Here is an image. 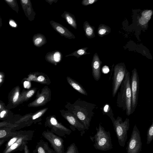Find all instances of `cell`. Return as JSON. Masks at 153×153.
<instances>
[{
	"label": "cell",
	"mask_w": 153,
	"mask_h": 153,
	"mask_svg": "<svg viewBox=\"0 0 153 153\" xmlns=\"http://www.w3.org/2000/svg\"><path fill=\"white\" fill-rule=\"evenodd\" d=\"M65 107L83 125L85 130L89 129L97 107L95 104L78 99L73 104L68 102Z\"/></svg>",
	"instance_id": "6da1fadb"
},
{
	"label": "cell",
	"mask_w": 153,
	"mask_h": 153,
	"mask_svg": "<svg viewBox=\"0 0 153 153\" xmlns=\"http://www.w3.org/2000/svg\"><path fill=\"white\" fill-rule=\"evenodd\" d=\"M131 100L130 74L128 71L120 85L116 102L117 106L125 111L127 116L131 114Z\"/></svg>",
	"instance_id": "7a4b0ae2"
},
{
	"label": "cell",
	"mask_w": 153,
	"mask_h": 153,
	"mask_svg": "<svg viewBox=\"0 0 153 153\" xmlns=\"http://www.w3.org/2000/svg\"><path fill=\"white\" fill-rule=\"evenodd\" d=\"M96 133L92 137H90L94 142L93 146L97 149L106 151L113 148L111 134L109 131H106L100 124L98 128L96 127Z\"/></svg>",
	"instance_id": "3957f363"
},
{
	"label": "cell",
	"mask_w": 153,
	"mask_h": 153,
	"mask_svg": "<svg viewBox=\"0 0 153 153\" xmlns=\"http://www.w3.org/2000/svg\"><path fill=\"white\" fill-rule=\"evenodd\" d=\"M109 117L113 124L119 144L124 147L128 138L127 132L130 127L129 119L127 118L123 122L122 118L119 116L116 119L114 118V115Z\"/></svg>",
	"instance_id": "277c9868"
},
{
	"label": "cell",
	"mask_w": 153,
	"mask_h": 153,
	"mask_svg": "<svg viewBox=\"0 0 153 153\" xmlns=\"http://www.w3.org/2000/svg\"><path fill=\"white\" fill-rule=\"evenodd\" d=\"M127 71L123 63H118L115 66L112 78V97L116 94Z\"/></svg>",
	"instance_id": "5b68a950"
},
{
	"label": "cell",
	"mask_w": 153,
	"mask_h": 153,
	"mask_svg": "<svg viewBox=\"0 0 153 153\" xmlns=\"http://www.w3.org/2000/svg\"><path fill=\"white\" fill-rule=\"evenodd\" d=\"M45 126L51 128L52 132L60 137H65L70 135L72 132L70 129L59 123L54 116H51L46 118Z\"/></svg>",
	"instance_id": "8992f818"
},
{
	"label": "cell",
	"mask_w": 153,
	"mask_h": 153,
	"mask_svg": "<svg viewBox=\"0 0 153 153\" xmlns=\"http://www.w3.org/2000/svg\"><path fill=\"white\" fill-rule=\"evenodd\" d=\"M34 132V130L23 131L19 138L7 149H4L2 153H12L18 151H22L24 145L27 144L28 141L32 140Z\"/></svg>",
	"instance_id": "52a82bcc"
},
{
	"label": "cell",
	"mask_w": 153,
	"mask_h": 153,
	"mask_svg": "<svg viewBox=\"0 0 153 153\" xmlns=\"http://www.w3.org/2000/svg\"><path fill=\"white\" fill-rule=\"evenodd\" d=\"M130 84L131 94V114L134 112L137 104L140 88L139 78L136 68L134 69L131 71Z\"/></svg>",
	"instance_id": "ba28073f"
},
{
	"label": "cell",
	"mask_w": 153,
	"mask_h": 153,
	"mask_svg": "<svg viewBox=\"0 0 153 153\" xmlns=\"http://www.w3.org/2000/svg\"><path fill=\"white\" fill-rule=\"evenodd\" d=\"M142 143L140 131L136 125L134 126L130 138L128 142L127 153H140L141 150Z\"/></svg>",
	"instance_id": "9c48e42d"
},
{
	"label": "cell",
	"mask_w": 153,
	"mask_h": 153,
	"mask_svg": "<svg viewBox=\"0 0 153 153\" xmlns=\"http://www.w3.org/2000/svg\"><path fill=\"white\" fill-rule=\"evenodd\" d=\"M42 135L49 142L56 153H65L64 141L60 137L48 129L43 131Z\"/></svg>",
	"instance_id": "30bf717a"
},
{
	"label": "cell",
	"mask_w": 153,
	"mask_h": 153,
	"mask_svg": "<svg viewBox=\"0 0 153 153\" xmlns=\"http://www.w3.org/2000/svg\"><path fill=\"white\" fill-rule=\"evenodd\" d=\"M51 92L48 86L46 85L41 90L40 93L38 91L36 98L28 105L29 107H38L43 106L51 99Z\"/></svg>",
	"instance_id": "8fae6325"
},
{
	"label": "cell",
	"mask_w": 153,
	"mask_h": 153,
	"mask_svg": "<svg viewBox=\"0 0 153 153\" xmlns=\"http://www.w3.org/2000/svg\"><path fill=\"white\" fill-rule=\"evenodd\" d=\"M61 115L74 128L76 129L80 132L81 135L82 136L85 133V130L83 125L77 118L68 110H60Z\"/></svg>",
	"instance_id": "7c38bea8"
},
{
	"label": "cell",
	"mask_w": 153,
	"mask_h": 153,
	"mask_svg": "<svg viewBox=\"0 0 153 153\" xmlns=\"http://www.w3.org/2000/svg\"><path fill=\"white\" fill-rule=\"evenodd\" d=\"M50 23L54 30L61 36L69 39L75 38L74 34L62 25L53 20L51 21Z\"/></svg>",
	"instance_id": "4fadbf2b"
},
{
	"label": "cell",
	"mask_w": 153,
	"mask_h": 153,
	"mask_svg": "<svg viewBox=\"0 0 153 153\" xmlns=\"http://www.w3.org/2000/svg\"><path fill=\"white\" fill-rule=\"evenodd\" d=\"M102 62L97 53L94 55L91 62L92 74L94 79L99 81L101 77V66Z\"/></svg>",
	"instance_id": "5bb4252c"
},
{
	"label": "cell",
	"mask_w": 153,
	"mask_h": 153,
	"mask_svg": "<svg viewBox=\"0 0 153 153\" xmlns=\"http://www.w3.org/2000/svg\"><path fill=\"white\" fill-rule=\"evenodd\" d=\"M27 79L28 81H33L43 84L49 85L51 82L50 79L47 75L44 73L39 72L30 74Z\"/></svg>",
	"instance_id": "9a60e30c"
},
{
	"label": "cell",
	"mask_w": 153,
	"mask_h": 153,
	"mask_svg": "<svg viewBox=\"0 0 153 153\" xmlns=\"http://www.w3.org/2000/svg\"><path fill=\"white\" fill-rule=\"evenodd\" d=\"M45 58L47 62L56 65L62 61V55L60 51L56 50L47 53Z\"/></svg>",
	"instance_id": "2e32d148"
},
{
	"label": "cell",
	"mask_w": 153,
	"mask_h": 153,
	"mask_svg": "<svg viewBox=\"0 0 153 153\" xmlns=\"http://www.w3.org/2000/svg\"><path fill=\"white\" fill-rule=\"evenodd\" d=\"M33 153H56L49 146L48 143L41 139L37 143L35 149Z\"/></svg>",
	"instance_id": "e0dca14e"
},
{
	"label": "cell",
	"mask_w": 153,
	"mask_h": 153,
	"mask_svg": "<svg viewBox=\"0 0 153 153\" xmlns=\"http://www.w3.org/2000/svg\"><path fill=\"white\" fill-rule=\"evenodd\" d=\"M14 128L10 127H4L0 128V140H9L16 135L18 131H15Z\"/></svg>",
	"instance_id": "ac0fdd59"
},
{
	"label": "cell",
	"mask_w": 153,
	"mask_h": 153,
	"mask_svg": "<svg viewBox=\"0 0 153 153\" xmlns=\"http://www.w3.org/2000/svg\"><path fill=\"white\" fill-rule=\"evenodd\" d=\"M61 16L64 18L70 26L74 29L77 28L76 21L74 15L69 12L65 11Z\"/></svg>",
	"instance_id": "d6986e66"
},
{
	"label": "cell",
	"mask_w": 153,
	"mask_h": 153,
	"mask_svg": "<svg viewBox=\"0 0 153 153\" xmlns=\"http://www.w3.org/2000/svg\"><path fill=\"white\" fill-rule=\"evenodd\" d=\"M66 79L69 84L75 90L82 94L86 96L88 95L85 89L78 82L69 76H67Z\"/></svg>",
	"instance_id": "ffe728a7"
},
{
	"label": "cell",
	"mask_w": 153,
	"mask_h": 153,
	"mask_svg": "<svg viewBox=\"0 0 153 153\" xmlns=\"http://www.w3.org/2000/svg\"><path fill=\"white\" fill-rule=\"evenodd\" d=\"M33 42L35 46L40 48L47 43V39L43 34L38 33L34 35L33 37Z\"/></svg>",
	"instance_id": "44dd1931"
},
{
	"label": "cell",
	"mask_w": 153,
	"mask_h": 153,
	"mask_svg": "<svg viewBox=\"0 0 153 153\" xmlns=\"http://www.w3.org/2000/svg\"><path fill=\"white\" fill-rule=\"evenodd\" d=\"M36 90V88H33L29 90L23 92L20 95L17 104L28 100L35 93Z\"/></svg>",
	"instance_id": "7402d4cb"
},
{
	"label": "cell",
	"mask_w": 153,
	"mask_h": 153,
	"mask_svg": "<svg viewBox=\"0 0 153 153\" xmlns=\"http://www.w3.org/2000/svg\"><path fill=\"white\" fill-rule=\"evenodd\" d=\"M83 28L85 35L88 39L92 38L95 37L94 27L91 26L88 22L85 21L83 23Z\"/></svg>",
	"instance_id": "603a6c76"
},
{
	"label": "cell",
	"mask_w": 153,
	"mask_h": 153,
	"mask_svg": "<svg viewBox=\"0 0 153 153\" xmlns=\"http://www.w3.org/2000/svg\"><path fill=\"white\" fill-rule=\"evenodd\" d=\"M88 48L87 47L82 48L76 51H75L69 54L66 55L65 57H66L71 56H74L77 58H78L83 55L90 53H88L86 52V50Z\"/></svg>",
	"instance_id": "cb8c5ba5"
},
{
	"label": "cell",
	"mask_w": 153,
	"mask_h": 153,
	"mask_svg": "<svg viewBox=\"0 0 153 153\" xmlns=\"http://www.w3.org/2000/svg\"><path fill=\"white\" fill-rule=\"evenodd\" d=\"M111 32V29L108 26L104 24L100 25L98 28L97 33L98 35L102 37Z\"/></svg>",
	"instance_id": "d4e9b609"
},
{
	"label": "cell",
	"mask_w": 153,
	"mask_h": 153,
	"mask_svg": "<svg viewBox=\"0 0 153 153\" xmlns=\"http://www.w3.org/2000/svg\"><path fill=\"white\" fill-rule=\"evenodd\" d=\"M23 131H19L18 133L15 135L13 136L7 141L5 145L4 149H7L11 145L13 144L20 137Z\"/></svg>",
	"instance_id": "484cf974"
},
{
	"label": "cell",
	"mask_w": 153,
	"mask_h": 153,
	"mask_svg": "<svg viewBox=\"0 0 153 153\" xmlns=\"http://www.w3.org/2000/svg\"><path fill=\"white\" fill-rule=\"evenodd\" d=\"M20 95L19 88L17 87L14 90L11 97V101L13 104H17Z\"/></svg>",
	"instance_id": "4316f807"
},
{
	"label": "cell",
	"mask_w": 153,
	"mask_h": 153,
	"mask_svg": "<svg viewBox=\"0 0 153 153\" xmlns=\"http://www.w3.org/2000/svg\"><path fill=\"white\" fill-rule=\"evenodd\" d=\"M4 127H10L13 128L15 130L19 128L20 125L10 122L3 121L0 122V128Z\"/></svg>",
	"instance_id": "83f0119b"
},
{
	"label": "cell",
	"mask_w": 153,
	"mask_h": 153,
	"mask_svg": "<svg viewBox=\"0 0 153 153\" xmlns=\"http://www.w3.org/2000/svg\"><path fill=\"white\" fill-rule=\"evenodd\" d=\"M48 108H45L43 109H41L34 114H33L30 118L31 120L33 123H35V120L38 119L42 116L48 109Z\"/></svg>",
	"instance_id": "f1b7e54d"
},
{
	"label": "cell",
	"mask_w": 153,
	"mask_h": 153,
	"mask_svg": "<svg viewBox=\"0 0 153 153\" xmlns=\"http://www.w3.org/2000/svg\"><path fill=\"white\" fill-rule=\"evenodd\" d=\"M146 144H149L153 139V122L149 128L147 134Z\"/></svg>",
	"instance_id": "f546056e"
},
{
	"label": "cell",
	"mask_w": 153,
	"mask_h": 153,
	"mask_svg": "<svg viewBox=\"0 0 153 153\" xmlns=\"http://www.w3.org/2000/svg\"><path fill=\"white\" fill-rule=\"evenodd\" d=\"M101 108H102L101 109L102 110L103 114L107 115L109 117L111 115H114L112 110L108 104H105Z\"/></svg>",
	"instance_id": "4dcf8cb0"
},
{
	"label": "cell",
	"mask_w": 153,
	"mask_h": 153,
	"mask_svg": "<svg viewBox=\"0 0 153 153\" xmlns=\"http://www.w3.org/2000/svg\"><path fill=\"white\" fill-rule=\"evenodd\" d=\"M65 153H79L78 148L75 143H73L71 144L67 147Z\"/></svg>",
	"instance_id": "1f68e13d"
},
{
	"label": "cell",
	"mask_w": 153,
	"mask_h": 153,
	"mask_svg": "<svg viewBox=\"0 0 153 153\" xmlns=\"http://www.w3.org/2000/svg\"><path fill=\"white\" fill-rule=\"evenodd\" d=\"M151 18V17H146L141 16L139 19V22L140 24L142 25L146 24L148 23Z\"/></svg>",
	"instance_id": "d6a6232c"
},
{
	"label": "cell",
	"mask_w": 153,
	"mask_h": 153,
	"mask_svg": "<svg viewBox=\"0 0 153 153\" xmlns=\"http://www.w3.org/2000/svg\"><path fill=\"white\" fill-rule=\"evenodd\" d=\"M152 14V11L151 10H145L142 13V16L151 17Z\"/></svg>",
	"instance_id": "836d02e7"
},
{
	"label": "cell",
	"mask_w": 153,
	"mask_h": 153,
	"mask_svg": "<svg viewBox=\"0 0 153 153\" xmlns=\"http://www.w3.org/2000/svg\"><path fill=\"white\" fill-rule=\"evenodd\" d=\"M97 0H83L81 2L82 4L84 6L89 5L96 2Z\"/></svg>",
	"instance_id": "e575fe53"
},
{
	"label": "cell",
	"mask_w": 153,
	"mask_h": 153,
	"mask_svg": "<svg viewBox=\"0 0 153 153\" xmlns=\"http://www.w3.org/2000/svg\"><path fill=\"white\" fill-rule=\"evenodd\" d=\"M8 110L3 108L0 111V119L4 118L7 115L8 113Z\"/></svg>",
	"instance_id": "d590c367"
},
{
	"label": "cell",
	"mask_w": 153,
	"mask_h": 153,
	"mask_svg": "<svg viewBox=\"0 0 153 153\" xmlns=\"http://www.w3.org/2000/svg\"><path fill=\"white\" fill-rule=\"evenodd\" d=\"M23 150L24 153H30V151L27 144L24 145Z\"/></svg>",
	"instance_id": "8d00e7d4"
},
{
	"label": "cell",
	"mask_w": 153,
	"mask_h": 153,
	"mask_svg": "<svg viewBox=\"0 0 153 153\" xmlns=\"http://www.w3.org/2000/svg\"><path fill=\"white\" fill-rule=\"evenodd\" d=\"M102 70L103 72L105 73L108 72L109 71V69L108 67L106 65H105L103 66V67L102 68Z\"/></svg>",
	"instance_id": "74e56055"
},
{
	"label": "cell",
	"mask_w": 153,
	"mask_h": 153,
	"mask_svg": "<svg viewBox=\"0 0 153 153\" xmlns=\"http://www.w3.org/2000/svg\"><path fill=\"white\" fill-rule=\"evenodd\" d=\"M45 1L51 5L53 2L56 3L58 0H45Z\"/></svg>",
	"instance_id": "f35d334b"
},
{
	"label": "cell",
	"mask_w": 153,
	"mask_h": 153,
	"mask_svg": "<svg viewBox=\"0 0 153 153\" xmlns=\"http://www.w3.org/2000/svg\"><path fill=\"white\" fill-rule=\"evenodd\" d=\"M9 24L10 25L13 27H16V24L13 21L10 20L9 22Z\"/></svg>",
	"instance_id": "ab89813d"
},
{
	"label": "cell",
	"mask_w": 153,
	"mask_h": 153,
	"mask_svg": "<svg viewBox=\"0 0 153 153\" xmlns=\"http://www.w3.org/2000/svg\"><path fill=\"white\" fill-rule=\"evenodd\" d=\"M9 139H6L2 140H0V147H1L6 141H7Z\"/></svg>",
	"instance_id": "60d3db41"
},
{
	"label": "cell",
	"mask_w": 153,
	"mask_h": 153,
	"mask_svg": "<svg viewBox=\"0 0 153 153\" xmlns=\"http://www.w3.org/2000/svg\"><path fill=\"white\" fill-rule=\"evenodd\" d=\"M21 1L23 3L26 4L28 3L29 1L27 0H22Z\"/></svg>",
	"instance_id": "b9f144b4"
},
{
	"label": "cell",
	"mask_w": 153,
	"mask_h": 153,
	"mask_svg": "<svg viewBox=\"0 0 153 153\" xmlns=\"http://www.w3.org/2000/svg\"><path fill=\"white\" fill-rule=\"evenodd\" d=\"M3 108H4V107L3 104L0 103V111Z\"/></svg>",
	"instance_id": "7bdbcfd3"
},
{
	"label": "cell",
	"mask_w": 153,
	"mask_h": 153,
	"mask_svg": "<svg viewBox=\"0 0 153 153\" xmlns=\"http://www.w3.org/2000/svg\"><path fill=\"white\" fill-rule=\"evenodd\" d=\"M4 76V75L2 73H0V79H3Z\"/></svg>",
	"instance_id": "ee69618b"
},
{
	"label": "cell",
	"mask_w": 153,
	"mask_h": 153,
	"mask_svg": "<svg viewBox=\"0 0 153 153\" xmlns=\"http://www.w3.org/2000/svg\"><path fill=\"white\" fill-rule=\"evenodd\" d=\"M3 81V79H0V85L2 83V82Z\"/></svg>",
	"instance_id": "f6af8a7d"
},
{
	"label": "cell",
	"mask_w": 153,
	"mask_h": 153,
	"mask_svg": "<svg viewBox=\"0 0 153 153\" xmlns=\"http://www.w3.org/2000/svg\"><path fill=\"white\" fill-rule=\"evenodd\" d=\"M6 1L9 2H11L13 1V0H6Z\"/></svg>",
	"instance_id": "bcb514c9"
}]
</instances>
